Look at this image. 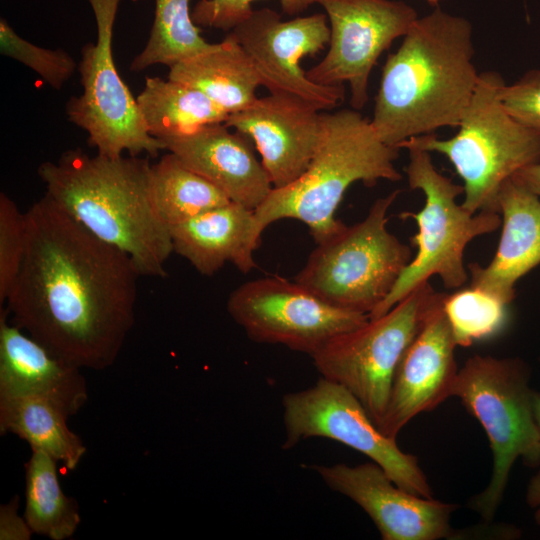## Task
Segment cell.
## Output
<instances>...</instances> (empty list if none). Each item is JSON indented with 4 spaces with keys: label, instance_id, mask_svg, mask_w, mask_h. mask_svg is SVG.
<instances>
[{
    "label": "cell",
    "instance_id": "obj_11",
    "mask_svg": "<svg viewBox=\"0 0 540 540\" xmlns=\"http://www.w3.org/2000/svg\"><path fill=\"white\" fill-rule=\"evenodd\" d=\"M282 407L283 449L308 438L331 439L369 457L397 486L433 498L417 457L402 451L395 439L383 434L356 396L342 385L320 377L306 389L285 394Z\"/></svg>",
    "mask_w": 540,
    "mask_h": 540
},
{
    "label": "cell",
    "instance_id": "obj_33",
    "mask_svg": "<svg viewBox=\"0 0 540 540\" xmlns=\"http://www.w3.org/2000/svg\"><path fill=\"white\" fill-rule=\"evenodd\" d=\"M18 497L0 507V539L29 540L33 533L25 518L18 514Z\"/></svg>",
    "mask_w": 540,
    "mask_h": 540
},
{
    "label": "cell",
    "instance_id": "obj_22",
    "mask_svg": "<svg viewBox=\"0 0 540 540\" xmlns=\"http://www.w3.org/2000/svg\"><path fill=\"white\" fill-rule=\"evenodd\" d=\"M169 68L168 79L200 90L228 115L249 106L261 86L252 61L230 32Z\"/></svg>",
    "mask_w": 540,
    "mask_h": 540
},
{
    "label": "cell",
    "instance_id": "obj_21",
    "mask_svg": "<svg viewBox=\"0 0 540 540\" xmlns=\"http://www.w3.org/2000/svg\"><path fill=\"white\" fill-rule=\"evenodd\" d=\"M261 235L254 210L232 201L170 227L173 251L205 276L226 263L249 273Z\"/></svg>",
    "mask_w": 540,
    "mask_h": 540
},
{
    "label": "cell",
    "instance_id": "obj_35",
    "mask_svg": "<svg viewBox=\"0 0 540 540\" xmlns=\"http://www.w3.org/2000/svg\"><path fill=\"white\" fill-rule=\"evenodd\" d=\"M526 502L533 509L534 520L540 526V471L532 476L528 482Z\"/></svg>",
    "mask_w": 540,
    "mask_h": 540
},
{
    "label": "cell",
    "instance_id": "obj_12",
    "mask_svg": "<svg viewBox=\"0 0 540 540\" xmlns=\"http://www.w3.org/2000/svg\"><path fill=\"white\" fill-rule=\"evenodd\" d=\"M226 307L251 340L310 356L333 337L369 319L367 314L331 305L296 281L277 275L241 284L230 293Z\"/></svg>",
    "mask_w": 540,
    "mask_h": 540
},
{
    "label": "cell",
    "instance_id": "obj_10",
    "mask_svg": "<svg viewBox=\"0 0 540 540\" xmlns=\"http://www.w3.org/2000/svg\"><path fill=\"white\" fill-rule=\"evenodd\" d=\"M87 1L95 16L97 39L81 50L78 71L82 93L68 100V120L87 132L88 143L102 156L116 158L127 152L155 157L165 145L148 133L137 99L113 59V30L121 0Z\"/></svg>",
    "mask_w": 540,
    "mask_h": 540
},
{
    "label": "cell",
    "instance_id": "obj_25",
    "mask_svg": "<svg viewBox=\"0 0 540 540\" xmlns=\"http://www.w3.org/2000/svg\"><path fill=\"white\" fill-rule=\"evenodd\" d=\"M151 195L158 216L169 229L231 202L220 188L171 152L151 166Z\"/></svg>",
    "mask_w": 540,
    "mask_h": 540
},
{
    "label": "cell",
    "instance_id": "obj_1",
    "mask_svg": "<svg viewBox=\"0 0 540 540\" xmlns=\"http://www.w3.org/2000/svg\"><path fill=\"white\" fill-rule=\"evenodd\" d=\"M25 217L26 253L6 300L11 322L81 369L110 367L135 322L140 273L47 194Z\"/></svg>",
    "mask_w": 540,
    "mask_h": 540
},
{
    "label": "cell",
    "instance_id": "obj_13",
    "mask_svg": "<svg viewBox=\"0 0 540 540\" xmlns=\"http://www.w3.org/2000/svg\"><path fill=\"white\" fill-rule=\"evenodd\" d=\"M317 3L329 20V48L306 74L320 85L347 83L350 105L360 110L369 100V77L380 55L408 32L418 14L403 1L317 0Z\"/></svg>",
    "mask_w": 540,
    "mask_h": 540
},
{
    "label": "cell",
    "instance_id": "obj_20",
    "mask_svg": "<svg viewBox=\"0 0 540 540\" xmlns=\"http://www.w3.org/2000/svg\"><path fill=\"white\" fill-rule=\"evenodd\" d=\"M501 236L487 266L468 264L470 285L510 304L516 283L540 264V198L512 177L498 195Z\"/></svg>",
    "mask_w": 540,
    "mask_h": 540
},
{
    "label": "cell",
    "instance_id": "obj_19",
    "mask_svg": "<svg viewBox=\"0 0 540 540\" xmlns=\"http://www.w3.org/2000/svg\"><path fill=\"white\" fill-rule=\"evenodd\" d=\"M0 308V398L39 397L69 418L88 399L81 368L58 357L21 328Z\"/></svg>",
    "mask_w": 540,
    "mask_h": 540
},
{
    "label": "cell",
    "instance_id": "obj_7",
    "mask_svg": "<svg viewBox=\"0 0 540 540\" xmlns=\"http://www.w3.org/2000/svg\"><path fill=\"white\" fill-rule=\"evenodd\" d=\"M402 148L409 154L405 168L408 185L412 190H420L425 197L421 210L400 215L403 219H413L418 226L417 234L411 238L417 251L389 295L369 318L386 313L432 276H438L448 289L462 287L468 279L464 265L466 246L476 237L492 233L501 226L499 213H470L457 202L464 193L463 186L436 169L430 152L407 142L400 145Z\"/></svg>",
    "mask_w": 540,
    "mask_h": 540
},
{
    "label": "cell",
    "instance_id": "obj_5",
    "mask_svg": "<svg viewBox=\"0 0 540 540\" xmlns=\"http://www.w3.org/2000/svg\"><path fill=\"white\" fill-rule=\"evenodd\" d=\"M530 378V367L518 357L474 355L458 370L453 396L480 422L493 453L490 481L470 501L487 522L502 502L516 460L521 458L531 468L540 465V429Z\"/></svg>",
    "mask_w": 540,
    "mask_h": 540
},
{
    "label": "cell",
    "instance_id": "obj_32",
    "mask_svg": "<svg viewBox=\"0 0 540 540\" xmlns=\"http://www.w3.org/2000/svg\"><path fill=\"white\" fill-rule=\"evenodd\" d=\"M505 110L521 124L540 132V69L526 72L500 92Z\"/></svg>",
    "mask_w": 540,
    "mask_h": 540
},
{
    "label": "cell",
    "instance_id": "obj_9",
    "mask_svg": "<svg viewBox=\"0 0 540 540\" xmlns=\"http://www.w3.org/2000/svg\"><path fill=\"white\" fill-rule=\"evenodd\" d=\"M444 296L421 284L386 313L330 339L311 356L316 370L356 396L378 427L400 360Z\"/></svg>",
    "mask_w": 540,
    "mask_h": 540
},
{
    "label": "cell",
    "instance_id": "obj_16",
    "mask_svg": "<svg viewBox=\"0 0 540 540\" xmlns=\"http://www.w3.org/2000/svg\"><path fill=\"white\" fill-rule=\"evenodd\" d=\"M224 123L254 143L273 188L285 187L305 172L323 131L322 113L316 107L276 94L257 97L229 114Z\"/></svg>",
    "mask_w": 540,
    "mask_h": 540
},
{
    "label": "cell",
    "instance_id": "obj_34",
    "mask_svg": "<svg viewBox=\"0 0 540 540\" xmlns=\"http://www.w3.org/2000/svg\"><path fill=\"white\" fill-rule=\"evenodd\" d=\"M512 178L540 198V162L522 168Z\"/></svg>",
    "mask_w": 540,
    "mask_h": 540
},
{
    "label": "cell",
    "instance_id": "obj_18",
    "mask_svg": "<svg viewBox=\"0 0 540 540\" xmlns=\"http://www.w3.org/2000/svg\"><path fill=\"white\" fill-rule=\"evenodd\" d=\"M162 142L166 150L220 188L232 202L255 210L273 189L252 141L224 122Z\"/></svg>",
    "mask_w": 540,
    "mask_h": 540
},
{
    "label": "cell",
    "instance_id": "obj_4",
    "mask_svg": "<svg viewBox=\"0 0 540 540\" xmlns=\"http://www.w3.org/2000/svg\"><path fill=\"white\" fill-rule=\"evenodd\" d=\"M322 118L321 140L305 172L291 184L273 188L254 210L262 233L273 222L295 219L320 243L345 226L335 213L353 183L371 187L380 180L402 179L394 164L399 149L384 143L358 110L322 113Z\"/></svg>",
    "mask_w": 540,
    "mask_h": 540
},
{
    "label": "cell",
    "instance_id": "obj_37",
    "mask_svg": "<svg viewBox=\"0 0 540 540\" xmlns=\"http://www.w3.org/2000/svg\"><path fill=\"white\" fill-rule=\"evenodd\" d=\"M428 4L432 5V6H438L439 3L443 0H425Z\"/></svg>",
    "mask_w": 540,
    "mask_h": 540
},
{
    "label": "cell",
    "instance_id": "obj_8",
    "mask_svg": "<svg viewBox=\"0 0 540 540\" xmlns=\"http://www.w3.org/2000/svg\"><path fill=\"white\" fill-rule=\"evenodd\" d=\"M399 193L379 197L364 219L317 243L294 281L331 305L369 316L413 258L387 229Z\"/></svg>",
    "mask_w": 540,
    "mask_h": 540
},
{
    "label": "cell",
    "instance_id": "obj_31",
    "mask_svg": "<svg viewBox=\"0 0 540 540\" xmlns=\"http://www.w3.org/2000/svg\"><path fill=\"white\" fill-rule=\"evenodd\" d=\"M255 0H199L192 9L198 26L231 31L253 12ZM284 13L293 16L305 11L317 0H279Z\"/></svg>",
    "mask_w": 540,
    "mask_h": 540
},
{
    "label": "cell",
    "instance_id": "obj_23",
    "mask_svg": "<svg viewBox=\"0 0 540 540\" xmlns=\"http://www.w3.org/2000/svg\"><path fill=\"white\" fill-rule=\"evenodd\" d=\"M136 99L148 133L161 141L225 122L228 117L200 90L160 77H146Z\"/></svg>",
    "mask_w": 540,
    "mask_h": 540
},
{
    "label": "cell",
    "instance_id": "obj_28",
    "mask_svg": "<svg viewBox=\"0 0 540 540\" xmlns=\"http://www.w3.org/2000/svg\"><path fill=\"white\" fill-rule=\"evenodd\" d=\"M508 304L470 285L445 294L443 310L457 346L469 347L500 333L508 319Z\"/></svg>",
    "mask_w": 540,
    "mask_h": 540
},
{
    "label": "cell",
    "instance_id": "obj_30",
    "mask_svg": "<svg viewBox=\"0 0 540 540\" xmlns=\"http://www.w3.org/2000/svg\"><path fill=\"white\" fill-rule=\"evenodd\" d=\"M27 244L25 212L6 193L0 194V305L10 296L20 274Z\"/></svg>",
    "mask_w": 540,
    "mask_h": 540
},
{
    "label": "cell",
    "instance_id": "obj_27",
    "mask_svg": "<svg viewBox=\"0 0 540 540\" xmlns=\"http://www.w3.org/2000/svg\"><path fill=\"white\" fill-rule=\"evenodd\" d=\"M191 0H155V16L145 47L131 62L132 71L168 67L206 50L208 43L192 19Z\"/></svg>",
    "mask_w": 540,
    "mask_h": 540
},
{
    "label": "cell",
    "instance_id": "obj_14",
    "mask_svg": "<svg viewBox=\"0 0 540 540\" xmlns=\"http://www.w3.org/2000/svg\"><path fill=\"white\" fill-rule=\"evenodd\" d=\"M327 16L316 13L282 21L272 9L252 14L229 31L252 61L270 94L302 99L318 110L332 109L345 98L344 85L311 81L301 67L306 56L318 54L330 41Z\"/></svg>",
    "mask_w": 540,
    "mask_h": 540
},
{
    "label": "cell",
    "instance_id": "obj_26",
    "mask_svg": "<svg viewBox=\"0 0 540 540\" xmlns=\"http://www.w3.org/2000/svg\"><path fill=\"white\" fill-rule=\"evenodd\" d=\"M25 468L24 518L32 532L52 540L72 537L81 520L76 502L60 486L57 461L43 451L32 450Z\"/></svg>",
    "mask_w": 540,
    "mask_h": 540
},
{
    "label": "cell",
    "instance_id": "obj_6",
    "mask_svg": "<svg viewBox=\"0 0 540 540\" xmlns=\"http://www.w3.org/2000/svg\"><path fill=\"white\" fill-rule=\"evenodd\" d=\"M505 84L495 71L479 73L471 102L453 137L439 139L432 133L405 141L450 161L463 180L462 205L470 213H499L503 183L522 168L540 162V132L505 110L500 99Z\"/></svg>",
    "mask_w": 540,
    "mask_h": 540
},
{
    "label": "cell",
    "instance_id": "obj_2",
    "mask_svg": "<svg viewBox=\"0 0 540 540\" xmlns=\"http://www.w3.org/2000/svg\"><path fill=\"white\" fill-rule=\"evenodd\" d=\"M473 28L437 7L418 17L382 68L371 124L399 149L442 127H458L475 92ZM400 150V149H399Z\"/></svg>",
    "mask_w": 540,
    "mask_h": 540
},
{
    "label": "cell",
    "instance_id": "obj_29",
    "mask_svg": "<svg viewBox=\"0 0 540 540\" xmlns=\"http://www.w3.org/2000/svg\"><path fill=\"white\" fill-rule=\"evenodd\" d=\"M0 52L36 72L54 89H61L78 68L63 49L37 46L18 35L6 19L0 20Z\"/></svg>",
    "mask_w": 540,
    "mask_h": 540
},
{
    "label": "cell",
    "instance_id": "obj_3",
    "mask_svg": "<svg viewBox=\"0 0 540 540\" xmlns=\"http://www.w3.org/2000/svg\"><path fill=\"white\" fill-rule=\"evenodd\" d=\"M151 166L147 157L90 156L78 148L42 163L38 175L61 209L124 252L141 276L164 278L174 251L170 229L153 205Z\"/></svg>",
    "mask_w": 540,
    "mask_h": 540
},
{
    "label": "cell",
    "instance_id": "obj_15",
    "mask_svg": "<svg viewBox=\"0 0 540 540\" xmlns=\"http://www.w3.org/2000/svg\"><path fill=\"white\" fill-rule=\"evenodd\" d=\"M333 491L360 506L383 540H438L452 533L457 506L415 495L399 486L376 463L311 466Z\"/></svg>",
    "mask_w": 540,
    "mask_h": 540
},
{
    "label": "cell",
    "instance_id": "obj_36",
    "mask_svg": "<svg viewBox=\"0 0 540 540\" xmlns=\"http://www.w3.org/2000/svg\"><path fill=\"white\" fill-rule=\"evenodd\" d=\"M534 412L535 418L540 429V392H534Z\"/></svg>",
    "mask_w": 540,
    "mask_h": 540
},
{
    "label": "cell",
    "instance_id": "obj_17",
    "mask_svg": "<svg viewBox=\"0 0 540 540\" xmlns=\"http://www.w3.org/2000/svg\"><path fill=\"white\" fill-rule=\"evenodd\" d=\"M443 300L430 313L394 374L388 404L378 425L392 439L396 440L414 417L453 396L459 370L455 359L457 344Z\"/></svg>",
    "mask_w": 540,
    "mask_h": 540
},
{
    "label": "cell",
    "instance_id": "obj_24",
    "mask_svg": "<svg viewBox=\"0 0 540 540\" xmlns=\"http://www.w3.org/2000/svg\"><path fill=\"white\" fill-rule=\"evenodd\" d=\"M68 417L53 403L39 397L0 398V432L25 440L68 470H74L86 452L81 438L67 425Z\"/></svg>",
    "mask_w": 540,
    "mask_h": 540
}]
</instances>
